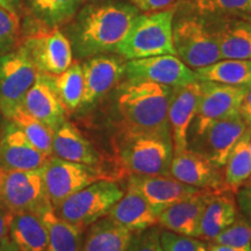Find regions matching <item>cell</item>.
Segmentation results:
<instances>
[{
    "mask_svg": "<svg viewBox=\"0 0 251 251\" xmlns=\"http://www.w3.org/2000/svg\"><path fill=\"white\" fill-rule=\"evenodd\" d=\"M139 9L126 2H93L80 9L69 25L67 36L77 58L117 52Z\"/></svg>",
    "mask_w": 251,
    "mask_h": 251,
    "instance_id": "obj_1",
    "label": "cell"
},
{
    "mask_svg": "<svg viewBox=\"0 0 251 251\" xmlns=\"http://www.w3.org/2000/svg\"><path fill=\"white\" fill-rule=\"evenodd\" d=\"M172 87L128 79L118 94L121 135L149 134L171 139L168 109Z\"/></svg>",
    "mask_w": 251,
    "mask_h": 251,
    "instance_id": "obj_2",
    "label": "cell"
},
{
    "mask_svg": "<svg viewBox=\"0 0 251 251\" xmlns=\"http://www.w3.org/2000/svg\"><path fill=\"white\" fill-rule=\"evenodd\" d=\"M175 9L139 14L117 52L127 61L158 55H176L174 46Z\"/></svg>",
    "mask_w": 251,
    "mask_h": 251,
    "instance_id": "obj_3",
    "label": "cell"
},
{
    "mask_svg": "<svg viewBox=\"0 0 251 251\" xmlns=\"http://www.w3.org/2000/svg\"><path fill=\"white\" fill-rule=\"evenodd\" d=\"M172 140L149 134L121 135L119 159L131 175L170 176Z\"/></svg>",
    "mask_w": 251,
    "mask_h": 251,
    "instance_id": "obj_4",
    "label": "cell"
},
{
    "mask_svg": "<svg viewBox=\"0 0 251 251\" xmlns=\"http://www.w3.org/2000/svg\"><path fill=\"white\" fill-rule=\"evenodd\" d=\"M124 196V191L112 180H98L63 200L54 211L65 221L85 228L107 215Z\"/></svg>",
    "mask_w": 251,
    "mask_h": 251,
    "instance_id": "obj_5",
    "label": "cell"
},
{
    "mask_svg": "<svg viewBox=\"0 0 251 251\" xmlns=\"http://www.w3.org/2000/svg\"><path fill=\"white\" fill-rule=\"evenodd\" d=\"M174 46L177 57L188 68L200 69L221 59L214 30L198 15H188L174 25Z\"/></svg>",
    "mask_w": 251,
    "mask_h": 251,
    "instance_id": "obj_6",
    "label": "cell"
},
{
    "mask_svg": "<svg viewBox=\"0 0 251 251\" xmlns=\"http://www.w3.org/2000/svg\"><path fill=\"white\" fill-rule=\"evenodd\" d=\"M51 205L43 183L42 168L31 171L0 169V207L11 214L39 213Z\"/></svg>",
    "mask_w": 251,
    "mask_h": 251,
    "instance_id": "obj_7",
    "label": "cell"
},
{
    "mask_svg": "<svg viewBox=\"0 0 251 251\" xmlns=\"http://www.w3.org/2000/svg\"><path fill=\"white\" fill-rule=\"evenodd\" d=\"M37 74L23 46L0 56V112L6 120L21 107Z\"/></svg>",
    "mask_w": 251,
    "mask_h": 251,
    "instance_id": "obj_8",
    "label": "cell"
},
{
    "mask_svg": "<svg viewBox=\"0 0 251 251\" xmlns=\"http://www.w3.org/2000/svg\"><path fill=\"white\" fill-rule=\"evenodd\" d=\"M42 176L47 197L54 208L81 188L98 180H109L96 166L64 161L54 155L42 166Z\"/></svg>",
    "mask_w": 251,
    "mask_h": 251,
    "instance_id": "obj_9",
    "label": "cell"
},
{
    "mask_svg": "<svg viewBox=\"0 0 251 251\" xmlns=\"http://www.w3.org/2000/svg\"><path fill=\"white\" fill-rule=\"evenodd\" d=\"M21 46L41 74H61L72 64L71 43L57 27L41 24L39 28L25 36Z\"/></svg>",
    "mask_w": 251,
    "mask_h": 251,
    "instance_id": "obj_10",
    "label": "cell"
},
{
    "mask_svg": "<svg viewBox=\"0 0 251 251\" xmlns=\"http://www.w3.org/2000/svg\"><path fill=\"white\" fill-rule=\"evenodd\" d=\"M248 87H238L200 81L199 105L188 133L199 136L212 122L240 113L241 103L248 93Z\"/></svg>",
    "mask_w": 251,
    "mask_h": 251,
    "instance_id": "obj_11",
    "label": "cell"
},
{
    "mask_svg": "<svg viewBox=\"0 0 251 251\" xmlns=\"http://www.w3.org/2000/svg\"><path fill=\"white\" fill-rule=\"evenodd\" d=\"M240 113L212 122L202 134L193 137L192 149L218 168L225 166L231 150L248 129Z\"/></svg>",
    "mask_w": 251,
    "mask_h": 251,
    "instance_id": "obj_12",
    "label": "cell"
},
{
    "mask_svg": "<svg viewBox=\"0 0 251 251\" xmlns=\"http://www.w3.org/2000/svg\"><path fill=\"white\" fill-rule=\"evenodd\" d=\"M125 75L129 80H148L169 87L197 81L194 71L175 55L130 59L125 64Z\"/></svg>",
    "mask_w": 251,
    "mask_h": 251,
    "instance_id": "obj_13",
    "label": "cell"
},
{
    "mask_svg": "<svg viewBox=\"0 0 251 251\" xmlns=\"http://www.w3.org/2000/svg\"><path fill=\"white\" fill-rule=\"evenodd\" d=\"M170 176L181 183L201 190H230L225 183V176L220 168L190 148L174 153Z\"/></svg>",
    "mask_w": 251,
    "mask_h": 251,
    "instance_id": "obj_14",
    "label": "cell"
},
{
    "mask_svg": "<svg viewBox=\"0 0 251 251\" xmlns=\"http://www.w3.org/2000/svg\"><path fill=\"white\" fill-rule=\"evenodd\" d=\"M200 81L172 87L169 100L168 118L170 124L174 153L184 151L188 147V129L199 105Z\"/></svg>",
    "mask_w": 251,
    "mask_h": 251,
    "instance_id": "obj_15",
    "label": "cell"
},
{
    "mask_svg": "<svg viewBox=\"0 0 251 251\" xmlns=\"http://www.w3.org/2000/svg\"><path fill=\"white\" fill-rule=\"evenodd\" d=\"M50 156L31 144L13 122L7 120L0 137V169L31 171L41 169Z\"/></svg>",
    "mask_w": 251,
    "mask_h": 251,
    "instance_id": "obj_16",
    "label": "cell"
},
{
    "mask_svg": "<svg viewBox=\"0 0 251 251\" xmlns=\"http://www.w3.org/2000/svg\"><path fill=\"white\" fill-rule=\"evenodd\" d=\"M125 64L121 58L114 56L98 55L87 58L81 65L84 94L80 106L93 105L109 92L125 75Z\"/></svg>",
    "mask_w": 251,
    "mask_h": 251,
    "instance_id": "obj_17",
    "label": "cell"
},
{
    "mask_svg": "<svg viewBox=\"0 0 251 251\" xmlns=\"http://www.w3.org/2000/svg\"><path fill=\"white\" fill-rule=\"evenodd\" d=\"M128 183L146 198L157 215L174 203L186 199L201 188L181 183L172 176L130 175Z\"/></svg>",
    "mask_w": 251,
    "mask_h": 251,
    "instance_id": "obj_18",
    "label": "cell"
},
{
    "mask_svg": "<svg viewBox=\"0 0 251 251\" xmlns=\"http://www.w3.org/2000/svg\"><path fill=\"white\" fill-rule=\"evenodd\" d=\"M21 108L52 131L67 121L68 111L52 89L48 75L41 72L25 96Z\"/></svg>",
    "mask_w": 251,
    "mask_h": 251,
    "instance_id": "obj_19",
    "label": "cell"
},
{
    "mask_svg": "<svg viewBox=\"0 0 251 251\" xmlns=\"http://www.w3.org/2000/svg\"><path fill=\"white\" fill-rule=\"evenodd\" d=\"M216 192L219 191L199 190L186 199L174 203L157 215L158 224L176 234L198 237L203 209Z\"/></svg>",
    "mask_w": 251,
    "mask_h": 251,
    "instance_id": "obj_20",
    "label": "cell"
},
{
    "mask_svg": "<svg viewBox=\"0 0 251 251\" xmlns=\"http://www.w3.org/2000/svg\"><path fill=\"white\" fill-rule=\"evenodd\" d=\"M107 218L131 233H140L158 224L157 214L137 188L128 183L126 193L108 212Z\"/></svg>",
    "mask_w": 251,
    "mask_h": 251,
    "instance_id": "obj_21",
    "label": "cell"
},
{
    "mask_svg": "<svg viewBox=\"0 0 251 251\" xmlns=\"http://www.w3.org/2000/svg\"><path fill=\"white\" fill-rule=\"evenodd\" d=\"M219 19L214 30L221 59H250L251 20L248 19Z\"/></svg>",
    "mask_w": 251,
    "mask_h": 251,
    "instance_id": "obj_22",
    "label": "cell"
},
{
    "mask_svg": "<svg viewBox=\"0 0 251 251\" xmlns=\"http://www.w3.org/2000/svg\"><path fill=\"white\" fill-rule=\"evenodd\" d=\"M52 155L64 161L97 166L99 155L79 130L65 121L52 134Z\"/></svg>",
    "mask_w": 251,
    "mask_h": 251,
    "instance_id": "obj_23",
    "label": "cell"
},
{
    "mask_svg": "<svg viewBox=\"0 0 251 251\" xmlns=\"http://www.w3.org/2000/svg\"><path fill=\"white\" fill-rule=\"evenodd\" d=\"M237 219V205L231 190L219 191L207 202L199 225L198 237L213 241Z\"/></svg>",
    "mask_w": 251,
    "mask_h": 251,
    "instance_id": "obj_24",
    "label": "cell"
},
{
    "mask_svg": "<svg viewBox=\"0 0 251 251\" xmlns=\"http://www.w3.org/2000/svg\"><path fill=\"white\" fill-rule=\"evenodd\" d=\"M8 236L21 251H47L48 234L39 213L12 214Z\"/></svg>",
    "mask_w": 251,
    "mask_h": 251,
    "instance_id": "obj_25",
    "label": "cell"
},
{
    "mask_svg": "<svg viewBox=\"0 0 251 251\" xmlns=\"http://www.w3.org/2000/svg\"><path fill=\"white\" fill-rule=\"evenodd\" d=\"M198 81H213L224 85L251 87L250 59H224L207 67L196 69Z\"/></svg>",
    "mask_w": 251,
    "mask_h": 251,
    "instance_id": "obj_26",
    "label": "cell"
},
{
    "mask_svg": "<svg viewBox=\"0 0 251 251\" xmlns=\"http://www.w3.org/2000/svg\"><path fill=\"white\" fill-rule=\"evenodd\" d=\"M39 214L48 234L47 251H80L83 228L59 218L52 205L41 209Z\"/></svg>",
    "mask_w": 251,
    "mask_h": 251,
    "instance_id": "obj_27",
    "label": "cell"
},
{
    "mask_svg": "<svg viewBox=\"0 0 251 251\" xmlns=\"http://www.w3.org/2000/svg\"><path fill=\"white\" fill-rule=\"evenodd\" d=\"M133 233L106 218L94 222L83 251H127Z\"/></svg>",
    "mask_w": 251,
    "mask_h": 251,
    "instance_id": "obj_28",
    "label": "cell"
},
{
    "mask_svg": "<svg viewBox=\"0 0 251 251\" xmlns=\"http://www.w3.org/2000/svg\"><path fill=\"white\" fill-rule=\"evenodd\" d=\"M50 84L67 111L80 107L84 94V75L79 63H72L67 70L48 75Z\"/></svg>",
    "mask_w": 251,
    "mask_h": 251,
    "instance_id": "obj_29",
    "label": "cell"
},
{
    "mask_svg": "<svg viewBox=\"0 0 251 251\" xmlns=\"http://www.w3.org/2000/svg\"><path fill=\"white\" fill-rule=\"evenodd\" d=\"M250 135L251 127L248 128L242 137L238 140L225 164V183L233 192L243 186L251 176Z\"/></svg>",
    "mask_w": 251,
    "mask_h": 251,
    "instance_id": "obj_30",
    "label": "cell"
},
{
    "mask_svg": "<svg viewBox=\"0 0 251 251\" xmlns=\"http://www.w3.org/2000/svg\"><path fill=\"white\" fill-rule=\"evenodd\" d=\"M26 2L40 24L58 27L76 15L83 0H26Z\"/></svg>",
    "mask_w": 251,
    "mask_h": 251,
    "instance_id": "obj_31",
    "label": "cell"
},
{
    "mask_svg": "<svg viewBox=\"0 0 251 251\" xmlns=\"http://www.w3.org/2000/svg\"><path fill=\"white\" fill-rule=\"evenodd\" d=\"M187 13L198 17H251V0H183Z\"/></svg>",
    "mask_w": 251,
    "mask_h": 251,
    "instance_id": "obj_32",
    "label": "cell"
},
{
    "mask_svg": "<svg viewBox=\"0 0 251 251\" xmlns=\"http://www.w3.org/2000/svg\"><path fill=\"white\" fill-rule=\"evenodd\" d=\"M7 120L13 122L19 129L23 131L27 140L41 152L46 153L47 156L52 155V134L54 131L50 130L46 125L36 120L21 107L15 109L13 114Z\"/></svg>",
    "mask_w": 251,
    "mask_h": 251,
    "instance_id": "obj_33",
    "label": "cell"
},
{
    "mask_svg": "<svg viewBox=\"0 0 251 251\" xmlns=\"http://www.w3.org/2000/svg\"><path fill=\"white\" fill-rule=\"evenodd\" d=\"M212 242L213 244L250 249L251 221L246 219H236L233 224L222 230Z\"/></svg>",
    "mask_w": 251,
    "mask_h": 251,
    "instance_id": "obj_34",
    "label": "cell"
},
{
    "mask_svg": "<svg viewBox=\"0 0 251 251\" xmlns=\"http://www.w3.org/2000/svg\"><path fill=\"white\" fill-rule=\"evenodd\" d=\"M20 31L18 12L0 6V56L14 49Z\"/></svg>",
    "mask_w": 251,
    "mask_h": 251,
    "instance_id": "obj_35",
    "label": "cell"
},
{
    "mask_svg": "<svg viewBox=\"0 0 251 251\" xmlns=\"http://www.w3.org/2000/svg\"><path fill=\"white\" fill-rule=\"evenodd\" d=\"M161 244L163 251H208L202 241L170 230H161Z\"/></svg>",
    "mask_w": 251,
    "mask_h": 251,
    "instance_id": "obj_36",
    "label": "cell"
},
{
    "mask_svg": "<svg viewBox=\"0 0 251 251\" xmlns=\"http://www.w3.org/2000/svg\"><path fill=\"white\" fill-rule=\"evenodd\" d=\"M127 251H163L161 244V229L153 227L134 233Z\"/></svg>",
    "mask_w": 251,
    "mask_h": 251,
    "instance_id": "obj_37",
    "label": "cell"
},
{
    "mask_svg": "<svg viewBox=\"0 0 251 251\" xmlns=\"http://www.w3.org/2000/svg\"><path fill=\"white\" fill-rule=\"evenodd\" d=\"M131 5H134L139 11L151 13L170 8V6L176 0H130Z\"/></svg>",
    "mask_w": 251,
    "mask_h": 251,
    "instance_id": "obj_38",
    "label": "cell"
},
{
    "mask_svg": "<svg viewBox=\"0 0 251 251\" xmlns=\"http://www.w3.org/2000/svg\"><path fill=\"white\" fill-rule=\"evenodd\" d=\"M236 200L238 207L248 220L251 221V186H244L237 192Z\"/></svg>",
    "mask_w": 251,
    "mask_h": 251,
    "instance_id": "obj_39",
    "label": "cell"
},
{
    "mask_svg": "<svg viewBox=\"0 0 251 251\" xmlns=\"http://www.w3.org/2000/svg\"><path fill=\"white\" fill-rule=\"evenodd\" d=\"M240 114L243 120L246 121L248 127H251V87L248 91L246 97H244L242 103H241Z\"/></svg>",
    "mask_w": 251,
    "mask_h": 251,
    "instance_id": "obj_40",
    "label": "cell"
},
{
    "mask_svg": "<svg viewBox=\"0 0 251 251\" xmlns=\"http://www.w3.org/2000/svg\"><path fill=\"white\" fill-rule=\"evenodd\" d=\"M12 214L6 211L5 208L0 207V244H1L2 240L8 235L9 229V222H11Z\"/></svg>",
    "mask_w": 251,
    "mask_h": 251,
    "instance_id": "obj_41",
    "label": "cell"
},
{
    "mask_svg": "<svg viewBox=\"0 0 251 251\" xmlns=\"http://www.w3.org/2000/svg\"><path fill=\"white\" fill-rule=\"evenodd\" d=\"M0 251H21V250L19 249V247L13 242V241L11 240V237L7 235V236L2 240L1 244H0Z\"/></svg>",
    "mask_w": 251,
    "mask_h": 251,
    "instance_id": "obj_42",
    "label": "cell"
},
{
    "mask_svg": "<svg viewBox=\"0 0 251 251\" xmlns=\"http://www.w3.org/2000/svg\"><path fill=\"white\" fill-rule=\"evenodd\" d=\"M208 251H250V249H242V248H234L228 246H221V244H213Z\"/></svg>",
    "mask_w": 251,
    "mask_h": 251,
    "instance_id": "obj_43",
    "label": "cell"
},
{
    "mask_svg": "<svg viewBox=\"0 0 251 251\" xmlns=\"http://www.w3.org/2000/svg\"><path fill=\"white\" fill-rule=\"evenodd\" d=\"M5 2L9 9H13L15 12H18L21 7V0H5Z\"/></svg>",
    "mask_w": 251,
    "mask_h": 251,
    "instance_id": "obj_44",
    "label": "cell"
},
{
    "mask_svg": "<svg viewBox=\"0 0 251 251\" xmlns=\"http://www.w3.org/2000/svg\"><path fill=\"white\" fill-rule=\"evenodd\" d=\"M0 6H4V7H6V8H8V7H7V5H6L5 0H0Z\"/></svg>",
    "mask_w": 251,
    "mask_h": 251,
    "instance_id": "obj_45",
    "label": "cell"
},
{
    "mask_svg": "<svg viewBox=\"0 0 251 251\" xmlns=\"http://www.w3.org/2000/svg\"><path fill=\"white\" fill-rule=\"evenodd\" d=\"M246 185H247V186H251V176L249 177V179L246 181Z\"/></svg>",
    "mask_w": 251,
    "mask_h": 251,
    "instance_id": "obj_46",
    "label": "cell"
},
{
    "mask_svg": "<svg viewBox=\"0 0 251 251\" xmlns=\"http://www.w3.org/2000/svg\"><path fill=\"white\" fill-rule=\"evenodd\" d=\"M249 147H250V151H251V135H250V140H249Z\"/></svg>",
    "mask_w": 251,
    "mask_h": 251,
    "instance_id": "obj_47",
    "label": "cell"
},
{
    "mask_svg": "<svg viewBox=\"0 0 251 251\" xmlns=\"http://www.w3.org/2000/svg\"><path fill=\"white\" fill-rule=\"evenodd\" d=\"M250 251H251V244H250Z\"/></svg>",
    "mask_w": 251,
    "mask_h": 251,
    "instance_id": "obj_48",
    "label": "cell"
}]
</instances>
